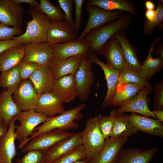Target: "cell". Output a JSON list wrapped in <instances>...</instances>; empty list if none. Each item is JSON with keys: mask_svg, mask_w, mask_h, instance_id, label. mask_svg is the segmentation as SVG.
<instances>
[{"mask_svg": "<svg viewBox=\"0 0 163 163\" xmlns=\"http://www.w3.org/2000/svg\"><path fill=\"white\" fill-rule=\"evenodd\" d=\"M163 37L159 36L155 38L148 51V56L142 62L140 75L144 80L148 81L156 73L159 72L163 67V58L161 56L153 58L152 53L156 45L162 40Z\"/></svg>", "mask_w": 163, "mask_h": 163, "instance_id": "cell-26", "label": "cell"}, {"mask_svg": "<svg viewBox=\"0 0 163 163\" xmlns=\"http://www.w3.org/2000/svg\"><path fill=\"white\" fill-rule=\"evenodd\" d=\"M12 94L10 91L5 90L0 93V120L7 129L11 120L21 111L14 102Z\"/></svg>", "mask_w": 163, "mask_h": 163, "instance_id": "cell-28", "label": "cell"}, {"mask_svg": "<svg viewBox=\"0 0 163 163\" xmlns=\"http://www.w3.org/2000/svg\"><path fill=\"white\" fill-rule=\"evenodd\" d=\"M115 109L112 110L109 116H101L99 122V126L104 139L110 137V136L117 116Z\"/></svg>", "mask_w": 163, "mask_h": 163, "instance_id": "cell-36", "label": "cell"}, {"mask_svg": "<svg viewBox=\"0 0 163 163\" xmlns=\"http://www.w3.org/2000/svg\"><path fill=\"white\" fill-rule=\"evenodd\" d=\"M23 44L24 55L22 61L31 62L43 65L48 64L53 55L52 47L47 42Z\"/></svg>", "mask_w": 163, "mask_h": 163, "instance_id": "cell-13", "label": "cell"}, {"mask_svg": "<svg viewBox=\"0 0 163 163\" xmlns=\"http://www.w3.org/2000/svg\"><path fill=\"white\" fill-rule=\"evenodd\" d=\"M145 87L137 83L117 85L115 94L110 105L115 107L126 103L136 96L138 91Z\"/></svg>", "mask_w": 163, "mask_h": 163, "instance_id": "cell-31", "label": "cell"}, {"mask_svg": "<svg viewBox=\"0 0 163 163\" xmlns=\"http://www.w3.org/2000/svg\"><path fill=\"white\" fill-rule=\"evenodd\" d=\"M51 46L53 55L61 58L87 55L91 47L90 42L85 38L58 43Z\"/></svg>", "mask_w": 163, "mask_h": 163, "instance_id": "cell-16", "label": "cell"}, {"mask_svg": "<svg viewBox=\"0 0 163 163\" xmlns=\"http://www.w3.org/2000/svg\"><path fill=\"white\" fill-rule=\"evenodd\" d=\"M7 130L3 126L0 120V138L6 133Z\"/></svg>", "mask_w": 163, "mask_h": 163, "instance_id": "cell-51", "label": "cell"}, {"mask_svg": "<svg viewBox=\"0 0 163 163\" xmlns=\"http://www.w3.org/2000/svg\"><path fill=\"white\" fill-rule=\"evenodd\" d=\"M74 134L58 129L40 133L32 138L21 149V152L25 153L35 150L46 151L58 142Z\"/></svg>", "mask_w": 163, "mask_h": 163, "instance_id": "cell-8", "label": "cell"}, {"mask_svg": "<svg viewBox=\"0 0 163 163\" xmlns=\"http://www.w3.org/2000/svg\"><path fill=\"white\" fill-rule=\"evenodd\" d=\"M18 44L13 39L0 41V54L7 49Z\"/></svg>", "mask_w": 163, "mask_h": 163, "instance_id": "cell-45", "label": "cell"}, {"mask_svg": "<svg viewBox=\"0 0 163 163\" xmlns=\"http://www.w3.org/2000/svg\"><path fill=\"white\" fill-rule=\"evenodd\" d=\"M131 22V14L127 13L116 21L90 31L85 37L90 43L89 52L97 55H102V49L106 42L118 32L126 31Z\"/></svg>", "mask_w": 163, "mask_h": 163, "instance_id": "cell-1", "label": "cell"}, {"mask_svg": "<svg viewBox=\"0 0 163 163\" xmlns=\"http://www.w3.org/2000/svg\"><path fill=\"white\" fill-rule=\"evenodd\" d=\"M24 12L20 5L11 0H0V22L8 26L21 27Z\"/></svg>", "mask_w": 163, "mask_h": 163, "instance_id": "cell-15", "label": "cell"}, {"mask_svg": "<svg viewBox=\"0 0 163 163\" xmlns=\"http://www.w3.org/2000/svg\"><path fill=\"white\" fill-rule=\"evenodd\" d=\"M85 159H86V154L82 145L51 163H74Z\"/></svg>", "mask_w": 163, "mask_h": 163, "instance_id": "cell-38", "label": "cell"}, {"mask_svg": "<svg viewBox=\"0 0 163 163\" xmlns=\"http://www.w3.org/2000/svg\"><path fill=\"white\" fill-rule=\"evenodd\" d=\"M39 94L51 92L55 81L48 64L42 65L29 78Z\"/></svg>", "mask_w": 163, "mask_h": 163, "instance_id": "cell-23", "label": "cell"}, {"mask_svg": "<svg viewBox=\"0 0 163 163\" xmlns=\"http://www.w3.org/2000/svg\"><path fill=\"white\" fill-rule=\"evenodd\" d=\"M87 4L98 6L107 11H126L139 19L134 4L130 0H88Z\"/></svg>", "mask_w": 163, "mask_h": 163, "instance_id": "cell-29", "label": "cell"}, {"mask_svg": "<svg viewBox=\"0 0 163 163\" xmlns=\"http://www.w3.org/2000/svg\"><path fill=\"white\" fill-rule=\"evenodd\" d=\"M129 83H137L152 89L150 84L143 79L140 74L129 69L126 64L123 70L120 73L117 85H121Z\"/></svg>", "mask_w": 163, "mask_h": 163, "instance_id": "cell-35", "label": "cell"}, {"mask_svg": "<svg viewBox=\"0 0 163 163\" xmlns=\"http://www.w3.org/2000/svg\"><path fill=\"white\" fill-rule=\"evenodd\" d=\"M130 121L137 130L154 136L163 137V122L157 119L131 113L128 115Z\"/></svg>", "mask_w": 163, "mask_h": 163, "instance_id": "cell-25", "label": "cell"}, {"mask_svg": "<svg viewBox=\"0 0 163 163\" xmlns=\"http://www.w3.org/2000/svg\"><path fill=\"white\" fill-rule=\"evenodd\" d=\"M21 80L18 65L1 72L0 74V87L13 94L16 90Z\"/></svg>", "mask_w": 163, "mask_h": 163, "instance_id": "cell-33", "label": "cell"}, {"mask_svg": "<svg viewBox=\"0 0 163 163\" xmlns=\"http://www.w3.org/2000/svg\"><path fill=\"white\" fill-rule=\"evenodd\" d=\"M22 33L21 27H9L0 22V41L12 39L15 36H20Z\"/></svg>", "mask_w": 163, "mask_h": 163, "instance_id": "cell-41", "label": "cell"}, {"mask_svg": "<svg viewBox=\"0 0 163 163\" xmlns=\"http://www.w3.org/2000/svg\"><path fill=\"white\" fill-rule=\"evenodd\" d=\"M84 56L81 55L61 58L53 55L48 65L55 80L69 75H74L81 60Z\"/></svg>", "mask_w": 163, "mask_h": 163, "instance_id": "cell-17", "label": "cell"}, {"mask_svg": "<svg viewBox=\"0 0 163 163\" xmlns=\"http://www.w3.org/2000/svg\"><path fill=\"white\" fill-rule=\"evenodd\" d=\"M24 55L23 43H19L0 54V71L3 72L18 66Z\"/></svg>", "mask_w": 163, "mask_h": 163, "instance_id": "cell-30", "label": "cell"}, {"mask_svg": "<svg viewBox=\"0 0 163 163\" xmlns=\"http://www.w3.org/2000/svg\"><path fill=\"white\" fill-rule=\"evenodd\" d=\"M115 163H117V161H116Z\"/></svg>", "mask_w": 163, "mask_h": 163, "instance_id": "cell-53", "label": "cell"}, {"mask_svg": "<svg viewBox=\"0 0 163 163\" xmlns=\"http://www.w3.org/2000/svg\"><path fill=\"white\" fill-rule=\"evenodd\" d=\"M145 5L147 10H154L155 6L154 3L151 0H147L145 2Z\"/></svg>", "mask_w": 163, "mask_h": 163, "instance_id": "cell-50", "label": "cell"}, {"mask_svg": "<svg viewBox=\"0 0 163 163\" xmlns=\"http://www.w3.org/2000/svg\"><path fill=\"white\" fill-rule=\"evenodd\" d=\"M92 63L88 54L84 56L74 75L77 97L82 102L88 99L94 81Z\"/></svg>", "mask_w": 163, "mask_h": 163, "instance_id": "cell-7", "label": "cell"}, {"mask_svg": "<svg viewBox=\"0 0 163 163\" xmlns=\"http://www.w3.org/2000/svg\"><path fill=\"white\" fill-rule=\"evenodd\" d=\"M34 110L48 117L60 114L66 111L63 103L51 92L40 95Z\"/></svg>", "mask_w": 163, "mask_h": 163, "instance_id": "cell-22", "label": "cell"}, {"mask_svg": "<svg viewBox=\"0 0 163 163\" xmlns=\"http://www.w3.org/2000/svg\"><path fill=\"white\" fill-rule=\"evenodd\" d=\"M138 132V130L130 121L128 115L124 113L117 114L110 137L127 138Z\"/></svg>", "mask_w": 163, "mask_h": 163, "instance_id": "cell-32", "label": "cell"}, {"mask_svg": "<svg viewBox=\"0 0 163 163\" xmlns=\"http://www.w3.org/2000/svg\"><path fill=\"white\" fill-rule=\"evenodd\" d=\"M83 145L80 133L58 142L45 152L46 163H51Z\"/></svg>", "mask_w": 163, "mask_h": 163, "instance_id": "cell-12", "label": "cell"}, {"mask_svg": "<svg viewBox=\"0 0 163 163\" xmlns=\"http://www.w3.org/2000/svg\"><path fill=\"white\" fill-rule=\"evenodd\" d=\"M163 43H161L158 44L155 50H154V53L155 55L157 56H158L159 55H160V56L163 58Z\"/></svg>", "mask_w": 163, "mask_h": 163, "instance_id": "cell-48", "label": "cell"}, {"mask_svg": "<svg viewBox=\"0 0 163 163\" xmlns=\"http://www.w3.org/2000/svg\"><path fill=\"white\" fill-rule=\"evenodd\" d=\"M84 1V0H74L75 19V20L74 28L75 30L77 32L82 25V6Z\"/></svg>", "mask_w": 163, "mask_h": 163, "instance_id": "cell-44", "label": "cell"}, {"mask_svg": "<svg viewBox=\"0 0 163 163\" xmlns=\"http://www.w3.org/2000/svg\"><path fill=\"white\" fill-rule=\"evenodd\" d=\"M41 66L31 62L22 61L18 65L21 80L29 78Z\"/></svg>", "mask_w": 163, "mask_h": 163, "instance_id": "cell-40", "label": "cell"}, {"mask_svg": "<svg viewBox=\"0 0 163 163\" xmlns=\"http://www.w3.org/2000/svg\"><path fill=\"white\" fill-rule=\"evenodd\" d=\"M155 10L156 14L155 19L152 21L145 19L143 23L144 33L148 37L151 36L154 29L163 22V3L158 2Z\"/></svg>", "mask_w": 163, "mask_h": 163, "instance_id": "cell-37", "label": "cell"}, {"mask_svg": "<svg viewBox=\"0 0 163 163\" xmlns=\"http://www.w3.org/2000/svg\"><path fill=\"white\" fill-rule=\"evenodd\" d=\"M157 147H152L147 150L140 149H125L119 154L117 163H150L158 150Z\"/></svg>", "mask_w": 163, "mask_h": 163, "instance_id": "cell-27", "label": "cell"}, {"mask_svg": "<svg viewBox=\"0 0 163 163\" xmlns=\"http://www.w3.org/2000/svg\"><path fill=\"white\" fill-rule=\"evenodd\" d=\"M154 110H163V81L158 83L154 88Z\"/></svg>", "mask_w": 163, "mask_h": 163, "instance_id": "cell-42", "label": "cell"}, {"mask_svg": "<svg viewBox=\"0 0 163 163\" xmlns=\"http://www.w3.org/2000/svg\"><path fill=\"white\" fill-rule=\"evenodd\" d=\"M74 163H89V161L86 159L77 161Z\"/></svg>", "mask_w": 163, "mask_h": 163, "instance_id": "cell-52", "label": "cell"}, {"mask_svg": "<svg viewBox=\"0 0 163 163\" xmlns=\"http://www.w3.org/2000/svg\"><path fill=\"white\" fill-rule=\"evenodd\" d=\"M101 114L89 119L80 133L86 159L89 162L94 160L103 148L105 142L100 130L99 122Z\"/></svg>", "mask_w": 163, "mask_h": 163, "instance_id": "cell-4", "label": "cell"}, {"mask_svg": "<svg viewBox=\"0 0 163 163\" xmlns=\"http://www.w3.org/2000/svg\"><path fill=\"white\" fill-rule=\"evenodd\" d=\"M127 138L110 137L105 139V144L101 151L89 163H115Z\"/></svg>", "mask_w": 163, "mask_h": 163, "instance_id": "cell-19", "label": "cell"}, {"mask_svg": "<svg viewBox=\"0 0 163 163\" xmlns=\"http://www.w3.org/2000/svg\"><path fill=\"white\" fill-rule=\"evenodd\" d=\"M106 63L120 73L126 66L120 43L115 35L110 38L103 47L101 52Z\"/></svg>", "mask_w": 163, "mask_h": 163, "instance_id": "cell-14", "label": "cell"}, {"mask_svg": "<svg viewBox=\"0 0 163 163\" xmlns=\"http://www.w3.org/2000/svg\"><path fill=\"white\" fill-rule=\"evenodd\" d=\"M45 152L38 150L28 151L23 156L18 159L15 163H46Z\"/></svg>", "mask_w": 163, "mask_h": 163, "instance_id": "cell-39", "label": "cell"}, {"mask_svg": "<svg viewBox=\"0 0 163 163\" xmlns=\"http://www.w3.org/2000/svg\"><path fill=\"white\" fill-rule=\"evenodd\" d=\"M78 37L74 25L65 20L51 22L47 36V42L51 46L72 41Z\"/></svg>", "mask_w": 163, "mask_h": 163, "instance_id": "cell-11", "label": "cell"}, {"mask_svg": "<svg viewBox=\"0 0 163 163\" xmlns=\"http://www.w3.org/2000/svg\"><path fill=\"white\" fill-rule=\"evenodd\" d=\"M58 2L64 12L65 20L74 25L75 20L73 19L72 12L74 0H58Z\"/></svg>", "mask_w": 163, "mask_h": 163, "instance_id": "cell-43", "label": "cell"}, {"mask_svg": "<svg viewBox=\"0 0 163 163\" xmlns=\"http://www.w3.org/2000/svg\"><path fill=\"white\" fill-rule=\"evenodd\" d=\"M14 3L20 5L22 3H26L29 4L30 6L34 7L38 6L39 3L36 0H11Z\"/></svg>", "mask_w": 163, "mask_h": 163, "instance_id": "cell-47", "label": "cell"}, {"mask_svg": "<svg viewBox=\"0 0 163 163\" xmlns=\"http://www.w3.org/2000/svg\"></svg>", "mask_w": 163, "mask_h": 163, "instance_id": "cell-54", "label": "cell"}, {"mask_svg": "<svg viewBox=\"0 0 163 163\" xmlns=\"http://www.w3.org/2000/svg\"><path fill=\"white\" fill-rule=\"evenodd\" d=\"M15 116L11 120L6 133L0 138V163H12L16 155Z\"/></svg>", "mask_w": 163, "mask_h": 163, "instance_id": "cell-20", "label": "cell"}, {"mask_svg": "<svg viewBox=\"0 0 163 163\" xmlns=\"http://www.w3.org/2000/svg\"><path fill=\"white\" fill-rule=\"evenodd\" d=\"M51 92L63 103L73 100L77 97L74 75H67L56 80Z\"/></svg>", "mask_w": 163, "mask_h": 163, "instance_id": "cell-21", "label": "cell"}, {"mask_svg": "<svg viewBox=\"0 0 163 163\" xmlns=\"http://www.w3.org/2000/svg\"><path fill=\"white\" fill-rule=\"evenodd\" d=\"M88 56L92 63L96 64L101 68L105 75L107 90L102 103L103 107H105L110 105L115 94L120 73L106 63L101 61L98 58L97 55L91 53Z\"/></svg>", "mask_w": 163, "mask_h": 163, "instance_id": "cell-18", "label": "cell"}, {"mask_svg": "<svg viewBox=\"0 0 163 163\" xmlns=\"http://www.w3.org/2000/svg\"><path fill=\"white\" fill-rule=\"evenodd\" d=\"M28 11L32 19L27 23L25 32L12 39L18 43L35 44L47 42V33L51 22L39 9L38 5L30 6Z\"/></svg>", "mask_w": 163, "mask_h": 163, "instance_id": "cell-2", "label": "cell"}, {"mask_svg": "<svg viewBox=\"0 0 163 163\" xmlns=\"http://www.w3.org/2000/svg\"><path fill=\"white\" fill-rule=\"evenodd\" d=\"M152 111L156 116L157 119L163 122V110H153Z\"/></svg>", "mask_w": 163, "mask_h": 163, "instance_id": "cell-49", "label": "cell"}, {"mask_svg": "<svg viewBox=\"0 0 163 163\" xmlns=\"http://www.w3.org/2000/svg\"><path fill=\"white\" fill-rule=\"evenodd\" d=\"M15 117L20 123L19 126H16L15 131V139L19 141L18 148L21 149L28 143L29 136L31 137L33 135L36 128L40 123L45 122L48 117L32 109L21 111L15 116Z\"/></svg>", "mask_w": 163, "mask_h": 163, "instance_id": "cell-5", "label": "cell"}, {"mask_svg": "<svg viewBox=\"0 0 163 163\" xmlns=\"http://www.w3.org/2000/svg\"><path fill=\"white\" fill-rule=\"evenodd\" d=\"M86 106V104H82L58 116L48 117L42 125L36 128L33 135L28 138V142L37 135L53 129H58L66 131L78 128L79 125L75 121L82 119L81 111Z\"/></svg>", "mask_w": 163, "mask_h": 163, "instance_id": "cell-3", "label": "cell"}, {"mask_svg": "<svg viewBox=\"0 0 163 163\" xmlns=\"http://www.w3.org/2000/svg\"><path fill=\"white\" fill-rule=\"evenodd\" d=\"M38 7L47 17L50 21L65 20V15L59 5H55L49 0H40Z\"/></svg>", "mask_w": 163, "mask_h": 163, "instance_id": "cell-34", "label": "cell"}, {"mask_svg": "<svg viewBox=\"0 0 163 163\" xmlns=\"http://www.w3.org/2000/svg\"><path fill=\"white\" fill-rule=\"evenodd\" d=\"M85 9L88 12V18L85 29L79 36L75 40H76L84 39L90 31L116 21L124 14L123 12L122 11H107L98 6L87 4L85 5Z\"/></svg>", "mask_w": 163, "mask_h": 163, "instance_id": "cell-6", "label": "cell"}, {"mask_svg": "<svg viewBox=\"0 0 163 163\" xmlns=\"http://www.w3.org/2000/svg\"><path fill=\"white\" fill-rule=\"evenodd\" d=\"M152 90L145 87L141 89L132 99L115 109L117 114L129 112L157 119L154 113L150 110L149 107V100L147 96L151 93Z\"/></svg>", "mask_w": 163, "mask_h": 163, "instance_id": "cell-10", "label": "cell"}, {"mask_svg": "<svg viewBox=\"0 0 163 163\" xmlns=\"http://www.w3.org/2000/svg\"><path fill=\"white\" fill-rule=\"evenodd\" d=\"M126 31H120L115 36L120 43L128 67L132 71L139 73L142 62L139 60L137 50L128 40L126 34Z\"/></svg>", "mask_w": 163, "mask_h": 163, "instance_id": "cell-24", "label": "cell"}, {"mask_svg": "<svg viewBox=\"0 0 163 163\" xmlns=\"http://www.w3.org/2000/svg\"><path fill=\"white\" fill-rule=\"evenodd\" d=\"M156 12L155 10H146L145 13V19L149 21H152L155 18Z\"/></svg>", "mask_w": 163, "mask_h": 163, "instance_id": "cell-46", "label": "cell"}, {"mask_svg": "<svg viewBox=\"0 0 163 163\" xmlns=\"http://www.w3.org/2000/svg\"><path fill=\"white\" fill-rule=\"evenodd\" d=\"M35 91L29 79L22 80L12 94L15 104L21 111L34 109L40 96Z\"/></svg>", "mask_w": 163, "mask_h": 163, "instance_id": "cell-9", "label": "cell"}]
</instances>
